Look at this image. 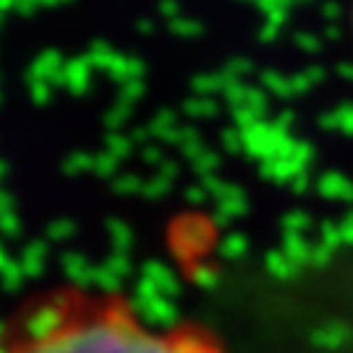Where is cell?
<instances>
[{
  "label": "cell",
  "instance_id": "cell-1",
  "mask_svg": "<svg viewBox=\"0 0 353 353\" xmlns=\"http://www.w3.org/2000/svg\"><path fill=\"white\" fill-rule=\"evenodd\" d=\"M0 353H228L194 322L157 327L118 290L48 285L0 319Z\"/></svg>",
  "mask_w": 353,
  "mask_h": 353
}]
</instances>
